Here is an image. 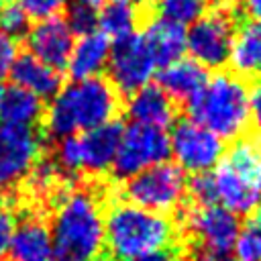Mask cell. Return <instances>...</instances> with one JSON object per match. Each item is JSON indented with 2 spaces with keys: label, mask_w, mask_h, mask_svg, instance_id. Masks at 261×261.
Wrapping results in <instances>:
<instances>
[{
  "label": "cell",
  "mask_w": 261,
  "mask_h": 261,
  "mask_svg": "<svg viewBox=\"0 0 261 261\" xmlns=\"http://www.w3.org/2000/svg\"><path fill=\"white\" fill-rule=\"evenodd\" d=\"M104 181L82 179L49 206L47 222L55 261H90L104 249Z\"/></svg>",
  "instance_id": "obj_1"
},
{
  "label": "cell",
  "mask_w": 261,
  "mask_h": 261,
  "mask_svg": "<svg viewBox=\"0 0 261 261\" xmlns=\"http://www.w3.org/2000/svg\"><path fill=\"white\" fill-rule=\"evenodd\" d=\"M120 110V94L104 77L73 80L49 100L43 112V135L57 141L67 135L86 133L110 120Z\"/></svg>",
  "instance_id": "obj_2"
},
{
  "label": "cell",
  "mask_w": 261,
  "mask_h": 261,
  "mask_svg": "<svg viewBox=\"0 0 261 261\" xmlns=\"http://www.w3.org/2000/svg\"><path fill=\"white\" fill-rule=\"evenodd\" d=\"M179 230L169 214L153 212L122 200L104 208V247L116 261L175 247Z\"/></svg>",
  "instance_id": "obj_3"
},
{
  "label": "cell",
  "mask_w": 261,
  "mask_h": 261,
  "mask_svg": "<svg viewBox=\"0 0 261 261\" xmlns=\"http://www.w3.org/2000/svg\"><path fill=\"white\" fill-rule=\"evenodd\" d=\"M184 106L188 118L212 130L222 141H237L249 126V88L232 71L208 75L204 88Z\"/></svg>",
  "instance_id": "obj_4"
},
{
  "label": "cell",
  "mask_w": 261,
  "mask_h": 261,
  "mask_svg": "<svg viewBox=\"0 0 261 261\" xmlns=\"http://www.w3.org/2000/svg\"><path fill=\"white\" fill-rule=\"evenodd\" d=\"M216 202L237 216L261 206V139L239 137L214 165Z\"/></svg>",
  "instance_id": "obj_5"
},
{
  "label": "cell",
  "mask_w": 261,
  "mask_h": 261,
  "mask_svg": "<svg viewBox=\"0 0 261 261\" xmlns=\"http://www.w3.org/2000/svg\"><path fill=\"white\" fill-rule=\"evenodd\" d=\"M116 194L118 200L153 212H177L188 198V175L179 165L163 161L120 181Z\"/></svg>",
  "instance_id": "obj_6"
},
{
  "label": "cell",
  "mask_w": 261,
  "mask_h": 261,
  "mask_svg": "<svg viewBox=\"0 0 261 261\" xmlns=\"http://www.w3.org/2000/svg\"><path fill=\"white\" fill-rule=\"evenodd\" d=\"M175 214L179 239H186L188 245L230 255L241 226L237 214L222 208L220 204L194 206L190 202H186Z\"/></svg>",
  "instance_id": "obj_7"
},
{
  "label": "cell",
  "mask_w": 261,
  "mask_h": 261,
  "mask_svg": "<svg viewBox=\"0 0 261 261\" xmlns=\"http://www.w3.org/2000/svg\"><path fill=\"white\" fill-rule=\"evenodd\" d=\"M45 147V135L37 126L0 120V194L12 198L29 175Z\"/></svg>",
  "instance_id": "obj_8"
},
{
  "label": "cell",
  "mask_w": 261,
  "mask_h": 261,
  "mask_svg": "<svg viewBox=\"0 0 261 261\" xmlns=\"http://www.w3.org/2000/svg\"><path fill=\"white\" fill-rule=\"evenodd\" d=\"M169 157V135L165 128L130 122L122 128L118 151L110 167L114 181H124L143 169L167 161Z\"/></svg>",
  "instance_id": "obj_9"
},
{
  "label": "cell",
  "mask_w": 261,
  "mask_h": 261,
  "mask_svg": "<svg viewBox=\"0 0 261 261\" xmlns=\"http://www.w3.org/2000/svg\"><path fill=\"white\" fill-rule=\"evenodd\" d=\"M224 153V141L192 118H177L171 124L169 155L186 173H208Z\"/></svg>",
  "instance_id": "obj_10"
},
{
  "label": "cell",
  "mask_w": 261,
  "mask_h": 261,
  "mask_svg": "<svg viewBox=\"0 0 261 261\" xmlns=\"http://www.w3.org/2000/svg\"><path fill=\"white\" fill-rule=\"evenodd\" d=\"M234 16L212 10L202 14L186 31V51L206 69H220L228 63L234 37Z\"/></svg>",
  "instance_id": "obj_11"
},
{
  "label": "cell",
  "mask_w": 261,
  "mask_h": 261,
  "mask_svg": "<svg viewBox=\"0 0 261 261\" xmlns=\"http://www.w3.org/2000/svg\"><path fill=\"white\" fill-rule=\"evenodd\" d=\"M106 69L108 82L114 86V90L118 94L128 96L151 82L157 71V65L143 37L133 33L110 45Z\"/></svg>",
  "instance_id": "obj_12"
},
{
  "label": "cell",
  "mask_w": 261,
  "mask_h": 261,
  "mask_svg": "<svg viewBox=\"0 0 261 261\" xmlns=\"http://www.w3.org/2000/svg\"><path fill=\"white\" fill-rule=\"evenodd\" d=\"M75 35L67 27L65 18L55 14L43 20H35V24L29 27L24 33V43H27V53L43 61L45 65L63 71L73 47Z\"/></svg>",
  "instance_id": "obj_13"
},
{
  "label": "cell",
  "mask_w": 261,
  "mask_h": 261,
  "mask_svg": "<svg viewBox=\"0 0 261 261\" xmlns=\"http://www.w3.org/2000/svg\"><path fill=\"white\" fill-rule=\"evenodd\" d=\"M6 257L8 261H51L53 247L45 212L20 206Z\"/></svg>",
  "instance_id": "obj_14"
},
{
  "label": "cell",
  "mask_w": 261,
  "mask_h": 261,
  "mask_svg": "<svg viewBox=\"0 0 261 261\" xmlns=\"http://www.w3.org/2000/svg\"><path fill=\"white\" fill-rule=\"evenodd\" d=\"M122 128L124 126L118 120H110L80 135L84 179L102 181L110 173L122 137Z\"/></svg>",
  "instance_id": "obj_15"
},
{
  "label": "cell",
  "mask_w": 261,
  "mask_h": 261,
  "mask_svg": "<svg viewBox=\"0 0 261 261\" xmlns=\"http://www.w3.org/2000/svg\"><path fill=\"white\" fill-rule=\"evenodd\" d=\"M124 112L130 118V122L155 128H167L177 120L175 102L157 84H147L137 92L128 94Z\"/></svg>",
  "instance_id": "obj_16"
},
{
  "label": "cell",
  "mask_w": 261,
  "mask_h": 261,
  "mask_svg": "<svg viewBox=\"0 0 261 261\" xmlns=\"http://www.w3.org/2000/svg\"><path fill=\"white\" fill-rule=\"evenodd\" d=\"M208 69L202 67L192 57H179L157 71V86L173 100L186 104L194 98L206 84Z\"/></svg>",
  "instance_id": "obj_17"
},
{
  "label": "cell",
  "mask_w": 261,
  "mask_h": 261,
  "mask_svg": "<svg viewBox=\"0 0 261 261\" xmlns=\"http://www.w3.org/2000/svg\"><path fill=\"white\" fill-rule=\"evenodd\" d=\"M12 86H18L41 100H51L63 86L61 71L45 65L31 53H18L10 71H8Z\"/></svg>",
  "instance_id": "obj_18"
},
{
  "label": "cell",
  "mask_w": 261,
  "mask_h": 261,
  "mask_svg": "<svg viewBox=\"0 0 261 261\" xmlns=\"http://www.w3.org/2000/svg\"><path fill=\"white\" fill-rule=\"evenodd\" d=\"M139 35L143 37L149 53L153 55L157 69L184 57L186 53V29L167 18H149Z\"/></svg>",
  "instance_id": "obj_19"
},
{
  "label": "cell",
  "mask_w": 261,
  "mask_h": 261,
  "mask_svg": "<svg viewBox=\"0 0 261 261\" xmlns=\"http://www.w3.org/2000/svg\"><path fill=\"white\" fill-rule=\"evenodd\" d=\"M108 55H110V41L100 31H94L73 41L65 69L71 75V80L98 77L106 69Z\"/></svg>",
  "instance_id": "obj_20"
},
{
  "label": "cell",
  "mask_w": 261,
  "mask_h": 261,
  "mask_svg": "<svg viewBox=\"0 0 261 261\" xmlns=\"http://www.w3.org/2000/svg\"><path fill=\"white\" fill-rule=\"evenodd\" d=\"M228 65L230 71L243 80L261 75V20L251 18L234 31Z\"/></svg>",
  "instance_id": "obj_21"
},
{
  "label": "cell",
  "mask_w": 261,
  "mask_h": 261,
  "mask_svg": "<svg viewBox=\"0 0 261 261\" xmlns=\"http://www.w3.org/2000/svg\"><path fill=\"white\" fill-rule=\"evenodd\" d=\"M43 112H45V104L35 94H31L18 86L4 88L2 102H0V120L2 122L35 126L43 118Z\"/></svg>",
  "instance_id": "obj_22"
},
{
  "label": "cell",
  "mask_w": 261,
  "mask_h": 261,
  "mask_svg": "<svg viewBox=\"0 0 261 261\" xmlns=\"http://www.w3.org/2000/svg\"><path fill=\"white\" fill-rule=\"evenodd\" d=\"M139 12L133 4L108 2L98 12V29L108 41H120L135 33Z\"/></svg>",
  "instance_id": "obj_23"
},
{
  "label": "cell",
  "mask_w": 261,
  "mask_h": 261,
  "mask_svg": "<svg viewBox=\"0 0 261 261\" xmlns=\"http://www.w3.org/2000/svg\"><path fill=\"white\" fill-rule=\"evenodd\" d=\"M232 251L234 261H261V206L247 214L239 226Z\"/></svg>",
  "instance_id": "obj_24"
},
{
  "label": "cell",
  "mask_w": 261,
  "mask_h": 261,
  "mask_svg": "<svg viewBox=\"0 0 261 261\" xmlns=\"http://www.w3.org/2000/svg\"><path fill=\"white\" fill-rule=\"evenodd\" d=\"M51 157L59 165V169L65 173L67 179L80 181L84 179L82 173V145L80 135H67L57 141H51Z\"/></svg>",
  "instance_id": "obj_25"
},
{
  "label": "cell",
  "mask_w": 261,
  "mask_h": 261,
  "mask_svg": "<svg viewBox=\"0 0 261 261\" xmlns=\"http://www.w3.org/2000/svg\"><path fill=\"white\" fill-rule=\"evenodd\" d=\"M104 0H71L67 6V14L63 16L73 35L82 37L94 33L98 29V12Z\"/></svg>",
  "instance_id": "obj_26"
},
{
  "label": "cell",
  "mask_w": 261,
  "mask_h": 261,
  "mask_svg": "<svg viewBox=\"0 0 261 261\" xmlns=\"http://www.w3.org/2000/svg\"><path fill=\"white\" fill-rule=\"evenodd\" d=\"M155 6L161 18L186 27L196 22L202 14H206L208 0H159Z\"/></svg>",
  "instance_id": "obj_27"
},
{
  "label": "cell",
  "mask_w": 261,
  "mask_h": 261,
  "mask_svg": "<svg viewBox=\"0 0 261 261\" xmlns=\"http://www.w3.org/2000/svg\"><path fill=\"white\" fill-rule=\"evenodd\" d=\"M29 16L24 14V10L12 2V4H6L2 6V12H0V31L6 33L8 37L16 39V37H24V33L29 31Z\"/></svg>",
  "instance_id": "obj_28"
},
{
  "label": "cell",
  "mask_w": 261,
  "mask_h": 261,
  "mask_svg": "<svg viewBox=\"0 0 261 261\" xmlns=\"http://www.w3.org/2000/svg\"><path fill=\"white\" fill-rule=\"evenodd\" d=\"M16 218H18V210L14 202H10V198H4L0 202V261H4L8 255Z\"/></svg>",
  "instance_id": "obj_29"
},
{
  "label": "cell",
  "mask_w": 261,
  "mask_h": 261,
  "mask_svg": "<svg viewBox=\"0 0 261 261\" xmlns=\"http://www.w3.org/2000/svg\"><path fill=\"white\" fill-rule=\"evenodd\" d=\"M67 0H16V4L24 10L29 20H43L49 16H55Z\"/></svg>",
  "instance_id": "obj_30"
},
{
  "label": "cell",
  "mask_w": 261,
  "mask_h": 261,
  "mask_svg": "<svg viewBox=\"0 0 261 261\" xmlns=\"http://www.w3.org/2000/svg\"><path fill=\"white\" fill-rule=\"evenodd\" d=\"M18 55V45H16V39L8 37L6 33L0 31V80L4 75H8L14 59Z\"/></svg>",
  "instance_id": "obj_31"
},
{
  "label": "cell",
  "mask_w": 261,
  "mask_h": 261,
  "mask_svg": "<svg viewBox=\"0 0 261 261\" xmlns=\"http://www.w3.org/2000/svg\"><path fill=\"white\" fill-rule=\"evenodd\" d=\"M249 122H253V128L257 133L255 137L261 139V80H257V84L249 92Z\"/></svg>",
  "instance_id": "obj_32"
},
{
  "label": "cell",
  "mask_w": 261,
  "mask_h": 261,
  "mask_svg": "<svg viewBox=\"0 0 261 261\" xmlns=\"http://www.w3.org/2000/svg\"><path fill=\"white\" fill-rule=\"evenodd\" d=\"M181 261H234V259L230 255L212 253V251H206V249L188 245L186 251H181Z\"/></svg>",
  "instance_id": "obj_33"
},
{
  "label": "cell",
  "mask_w": 261,
  "mask_h": 261,
  "mask_svg": "<svg viewBox=\"0 0 261 261\" xmlns=\"http://www.w3.org/2000/svg\"><path fill=\"white\" fill-rule=\"evenodd\" d=\"M122 261H181V249L175 245V247H169V249H163V251H155V253H149V255L122 259Z\"/></svg>",
  "instance_id": "obj_34"
},
{
  "label": "cell",
  "mask_w": 261,
  "mask_h": 261,
  "mask_svg": "<svg viewBox=\"0 0 261 261\" xmlns=\"http://www.w3.org/2000/svg\"><path fill=\"white\" fill-rule=\"evenodd\" d=\"M208 2H212L214 10L230 14V16H234L239 12V8H243V0H208Z\"/></svg>",
  "instance_id": "obj_35"
},
{
  "label": "cell",
  "mask_w": 261,
  "mask_h": 261,
  "mask_svg": "<svg viewBox=\"0 0 261 261\" xmlns=\"http://www.w3.org/2000/svg\"><path fill=\"white\" fill-rule=\"evenodd\" d=\"M243 8L253 20H261V0H243Z\"/></svg>",
  "instance_id": "obj_36"
},
{
  "label": "cell",
  "mask_w": 261,
  "mask_h": 261,
  "mask_svg": "<svg viewBox=\"0 0 261 261\" xmlns=\"http://www.w3.org/2000/svg\"><path fill=\"white\" fill-rule=\"evenodd\" d=\"M90 261H114V259H112L110 255H102V253H100L98 257H94V259H90Z\"/></svg>",
  "instance_id": "obj_37"
},
{
  "label": "cell",
  "mask_w": 261,
  "mask_h": 261,
  "mask_svg": "<svg viewBox=\"0 0 261 261\" xmlns=\"http://www.w3.org/2000/svg\"><path fill=\"white\" fill-rule=\"evenodd\" d=\"M139 2H141V4H147V6H155L159 0H139Z\"/></svg>",
  "instance_id": "obj_38"
},
{
  "label": "cell",
  "mask_w": 261,
  "mask_h": 261,
  "mask_svg": "<svg viewBox=\"0 0 261 261\" xmlns=\"http://www.w3.org/2000/svg\"><path fill=\"white\" fill-rule=\"evenodd\" d=\"M108 2H118V4H130L133 0H108Z\"/></svg>",
  "instance_id": "obj_39"
},
{
  "label": "cell",
  "mask_w": 261,
  "mask_h": 261,
  "mask_svg": "<svg viewBox=\"0 0 261 261\" xmlns=\"http://www.w3.org/2000/svg\"><path fill=\"white\" fill-rule=\"evenodd\" d=\"M2 94H4V88L0 86V102H2Z\"/></svg>",
  "instance_id": "obj_40"
},
{
  "label": "cell",
  "mask_w": 261,
  "mask_h": 261,
  "mask_svg": "<svg viewBox=\"0 0 261 261\" xmlns=\"http://www.w3.org/2000/svg\"><path fill=\"white\" fill-rule=\"evenodd\" d=\"M2 6H4V4H2V0H0V12H2Z\"/></svg>",
  "instance_id": "obj_41"
}]
</instances>
